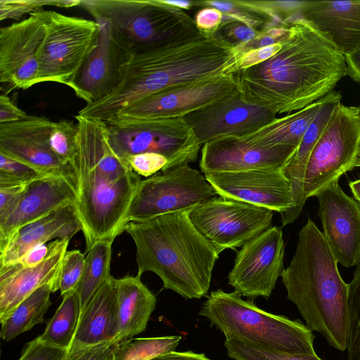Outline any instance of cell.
Returning <instances> with one entry per match:
<instances>
[{
	"instance_id": "1",
	"label": "cell",
	"mask_w": 360,
	"mask_h": 360,
	"mask_svg": "<svg viewBox=\"0 0 360 360\" xmlns=\"http://www.w3.org/2000/svg\"><path fill=\"white\" fill-rule=\"evenodd\" d=\"M279 51L233 75L240 97L277 114L322 98L345 75V56L303 19L294 15Z\"/></svg>"
},
{
	"instance_id": "2",
	"label": "cell",
	"mask_w": 360,
	"mask_h": 360,
	"mask_svg": "<svg viewBox=\"0 0 360 360\" xmlns=\"http://www.w3.org/2000/svg\"><path fill=\"white\" fill-rule=\"evenodd\" d=\"M75 118L78 134L70 165L77 191L75 207L87 250L98 240H114L124 231L142 179L113 150L105 122L78 114Z\"/></svg>"
},
{
	"instance_id": "3",
	"label": "cell",
	"mask_w": 360,
	"mask_h": 360,
	"mask_svg": "<svg viewBox=\"0 0 360 360\" xmlns=\"http://www.w3.org/2000/svg\"><path fill=\"white\" fill-rule=\"evenodd\" d=\"M234 58V48L216 34L136 53L120 85L78 114L105 122L142 97L224 74Z\"/></svg>"
},
{
	"instance_id": "4",
	"label": "cell",
	"mask_w": 360,
	"mask_h": 360,
	"mask_svg": "<svg viewBox=\"0 0 360 360\" xmlns=\"http://www.w3.org/2000/svg\"><path fill=\"white\" fill-rule=\"evenodd\" d=\"M191 210L130 221L124 231L136 247L137 274L152 271L163 288L186 299L205 297L219 255L192 224Z\"/></svg>"
},
{
	"instance_id": "5",
	"label": "cell",
	"mask_w": 360,
	"mask_h": 360,
	"mask_svg": "<svg viewBox=\"0 0 360 360\" xmlns=\"http://www.w3.org/2000/svg\"><path fill=\"white\" fill-rule=\"evenodd\" d=\"M287 297L297 307L311 331L333 347L347 349L348 283L324 236L308 218L298 236L294 256L281 276Z\"/></svg>"
},
{
	"instance_id": "6",
	"label": "cell",
	"mask_w": 360,
	"mask_h": 360,
	"mask_svg": "<svg viewBox=\"0 0 360 360\" xmlns=\"http://www.w3.org/2000/svg\"><path fill=\"white\" fill-rule=\"evenodd\" d=\"M236 290H213L199 314L227 338H238L290 353L316 354L312 331L299 321L265 311Z\"/></svg>"
},
{
	"instance_id": "7",
	"label": "cell",
	"mask_w": 360,
	"mask_h": 360,
	"mask_svg": "<svg viewBox=\"0 0 360 360\" xmlns=\"http://www.w3.org/2000/svg\"><path fill=\"white\" fill-rule=\"evenodd\" d=\"M80 6L95 20H110L134 53L202 34L184 10L163 0H84Z\"/></svg>"
},
{
	"instance_id": "8",
	"label": "cell",
	"mask_w": 360,
	"mask_h": 360,
	"mask_svg": "<svg viewBox=\"0 0 360 360\" xmlns=\"http://www.w3.org/2000/svg\"><path fill=\"white\" fill-rule=\"evenodd\" d=\"M360 158V115L358 108L340 104L314 145L307 162L304 193L307 200L346 172Z\"/></svg>"
},
{
	"instance_id": "9",
	"label": "cell",
	"mask_w": 360,
	"mask_h": 360,
	"mask_svg": "<svg viewBox=\"0 0 360 360\" xmlns=\"http://www.w3.org/2000/svg\"><path fill=\"white\" fill-rule=\"evenodd\" d=\"M46 34L39 82L72 86L80 68L97 47L101 26L95 20L43 9Z\"/></svg>"
},
{
	"instance_id": "10",
	"label": "cell",
	"mask_w": 360,
	"mask_h": 360,
	"mask_svg": "<svg viewBox=\"0 0 360 360\" xmlns=\"http://www.w3.org/2000/svg\"><path fill=\"white\" fill-rule=\"evenodd\" d=\"M111 147L125 160L143 153L161 154L166 169L197 160L201 145L184 117L160 118L108 125Z\"/></svg>"
},
{
	"instance_id": "11",
	"label": "cell",
	"mask_w": 360,
	"mask_h": 360,
	"mask_svg": "<svg viewBox=\"0 0 360 360\" xmlns=\"http://www.w3.org/2000/svg\"><path fill=\"white\" fill-rule=\"evenodd\" d=\"M219 197L199 171L189 165L174 167L142 180L131 202L126 221L191 210Z\"/></svg>"
},
{
	"instance_id": "12",
	"label": "cell",
	"mask_w": 360,
	"mask_h": 360,
	"mask_svg": "<svg viewBox=\"0 0 360 360\" xmlns=\"http://www.w3.org/2000/svg\"><path fill=\"white\" fill-rule=\"evenodd\" d=\"M239 94L233 75H219L142 97L105 122L108 125L186 115Z\"/></svg>"
},
{
	"instance_id": "13",
	"label": "cell",
	"mask_w": 360,
	"mask_h": 360,
	"mask_svg": "<svg viewBox=\"0 0 360 360\" xmlns=\"http://www.w3.org/2000/svg\"><path fill=\"white\" fill-rule=\"evenodd\" d=\"M274 211L220 196L192 209L190 219L219 255L236 250L271 227Z\"/></svg>"
},
{
	"instance_id": "14",
	"label": "cell",
	"mask_w": 360,
	"mask_h": 360,
	"mask_svg": "<svg viewBox=\"0 0 360 360\" xmlns=\"http://www.w3.org/2000/svg\"><path fill=\"white\" fill-rule=\"evenodd\" d=\"M95 21L101 26L98 44L70 87L86 105L104 99L120 85L134 54L128 41L110 20Z\"/></svg>"
},
{
	"instance_id": "15",
	"label": "cell",
	"mask_w": 360,
	"mask_h": 360,
	"mask_svg": "<svg viewBox=\"0 0 360 360\" xmlns=\"http://www.w3.org/2000/svg\"><path fill=\"white\" fill-rule=\"evenodd\" d=\"M284 252L281 227H270L237 252L229 284L241 296L269 298L284 270Z\"/></svg>"
},
{
	"instance_id": "16",
	"label": "cell",
	"mask_w": 360,
	"mask_h": 360,
	"mask_svg": "<svg viewBox=\"0 0 360 360\" xmlns=\"http://www.w3.org/2000/svg\"><path fill=\"white\" fill-rule=\"evenodd\" d=\"M46 34L43 9L0 30V82L27 89L39 83Z\"/></svg>"
},
{
	"instance_id": "17",
	"label": "cell",
	"mask_w": 360,
	"mask_h": 360,
	"mask_svg": "<svg viewBox=\"0 0 360 360\" xmlns=\"http://www.w3.org/2000/svg\"><path fill=\"white\" fill-rule=\"evenodd\" d=\"M316 197L323 234L338 263L356 266L360 262V203L342 191L339 180Z\"/></svg>"
},
{
	"instance_id": "18",
	"label": "cell",
	"mask_w": 360,
	"mask_h": 360,
	"mask_svg": "<svg viewBox=\"0 0 360 360\" xmlns=\"http://www.w3.org/2000/svg\"><path fill=\"white\" fill-rule=\"evenodd\" d=\"M204 176L223 198L265 207L281 214L293 204L291 186L283 170L254 169Z\"/></svg>"
},
{
	"instance_id": "19",
	"label": "cell",
	"mask_w": 360,
	"mask_h": 360,
	"mask_svg": "<svg viewBox=\"0 0 360 360\" xmlns=\"http://www.w3.org/2000/svg\"><path fill=\"white\" fill-rule=\"evenodd\" d=\"M54 122L28 115L22 120L0 123V153L37 170L41 176L72 172L53 153L49 136Z\"/></svg>"
},
{
	"instance_id": "20",
	"label": "cell",
	"mask_w": 360,
	"mask_h": 360,
	"mask_svg": "<svg viewBox=\"0 0 360 360\" xmlns=\"http://www.w3.org/2000/svg\"><path fill=\"white\" fill-rule=\"evenodd\" d=\"M276 117V113L245 101L238 94L193 112L184 119L202 146L221 137H242L257 131Z\"/></svg>"
},
{
	"instance_id": "21",
	"label": "cell",
	"mask_w": 360,
	"mask_h": 360,
	"mask_svg": "<svg viewBox=\"0 0 360 360\" xmlns=\"http://www.w3.org/2000/svg\"><path fill=\"white\" fill-rule=\"evenodd\" d=\"M296 150L283 146H260L242 137L225 136L202 146L199 165L204 174L254 169L283 170Z\"/></svg>"
},
{
	"instance_id": "22",
	"label": "cell",
	"mask_w": 360,
	"mask_h": 360,
	"mask_svg": "<svg viewBox=\"0 0 360 360\" xmlns=\"http://www.w3.org/2000/svg\"><path fill=\"white\" fill-rule=\"evenodd\" d=\"M76 195L72 170L32 181L26 186L12 212L0 220V245L22 226L63 206L75 205Z\"/></svg>"
},
{
	"instance_id": "23",
	"label": "cell",
	"mask_w": 360,
	"mask_h": 360,
	"mask_svg": "<svg viewBox=\"0 0 360 360\" xmlns=\"http://www.w3.org/2000/svg\"><path fill=\"white\" fill-rule=\"evenodd\" d=\"M69 239L49 243V253L38 265L25 267L18 262L0 266V322L39 287L53 283L59 290L58 278Z\"/></svg>"
},
{
	"instance_id": "24",
	"label": "cell",
	"mask_w": 360,
	"mask_h": 360,
	"mask_svg": "<svg viewBox=\"0 0 360 360\" xmlns=\"http://www.w3.org/2000/svg\"><path fill=\"white\" fill-rule=\"evenodd\" d=\"M295 15L344 56L360 46V1H306Z\"/></svg>"
},
{
	"instance_id": "25",
	"label": "cell",
	"mask_w": 360,
	"mask_h": 360,
	"mask_svg": "<svg viewBox=\"0 0 360 360\" xmlns=\"http://www.w3.org/2000/svg\"><path fill=\"white\" fill-rule=\"evenodd\" d=\"M82 230L74 204L63 206L17 230L0 245V266L18 262L34 247L69 239Z\"/></svg>"
},
{
	"instance_id": "26",
	"label": "cell",
	"mask_w": 360,
	"mask_h": 360,
	"mask_svg": "<svg viewBox=\"0 0 360 360\" xmlns=\"http://www.w3.org/2000/svg\"><path fill=\"white\" fill-rule=\"evenodd\" d=\"M117 329L115 278L110 276L81 312L68 352L100 343H116Z\"/></svg>"
},
{
	"instance_id": "27",
	"label": "cell",
	"mask_w": 360,
	"mask_h": 360,
	"mask_svg": "<svg viewBox=\"0 0 360 360\" xmlns=\"http://www.w3.org/2000/svg\"><path fill=\"white\" fill-rule=\"evenodd\" d=\"M341 98L340 92L334 91L323 98L322 104L305 131L297 149L283 169L291 186L293 204L288 213L293 217L300 216L307 200L304 193V180L310 153L341 104Z\"/></svg>"
},
{
	"instance_id": "28",
	"label": "cell",
	"mask_w": 360,
	"mask_h": 360,
	"mask_svg": "<svg viewBox=\"0 0 360 360\" xmlns=\"http://www.w3.org/2000/svg\"><path fill=\"white\" fill-rule=\"evenodd\" d=\"M141 277L137 274L115 278L118 323L117 342L143 332L155 309L156 297Z\"/></svg>"
},
{
	"instance_id": "29",
	"label": "cell",
	"mask_w": 360,
	"mask_h": 360,
	"mask_svg": "<svg viewBox=\"0 0 360 360\" xmlns=\"http://www.w3.org/2000/svg\"><path fill=\"white\" fill-rule=\"evenodd\" d=\"M323 98L300 110L283 117H276L269 124L242 138L260 146H283L297 149L305 131L322 104Z\"/></svg>"
},
{
	"instance_id": "30",
	"label": "cell",
	"mask_w": 360,
	"mask_h": 360,
	"mask_svg": "<svg viewBox=\"0 0 360 360\" xmlns=\"http://www.w3.org/2000/svg\"><path fill=\"white\" fill-rule=\"evenodd\" d=\"M58 290L53 283L44 285L22 300L1 321V338L10 341L33 326L44 323V316L51 304V294Z\"/></svg>"
},
{
	"instance_id": "31",
	"label": "cell",
	"mask_w": 360,
	"mask_h": 360,
	"mask_svg": "<svg viewBox=\"0 0 360 360\" xmlns=\"http://www.w3.org/2000/svg\"><path fill=\"white\" fill-rule=\"evenodd\" d=\"M113 240L96 242L86 250L83 274L77 288L81 312L96 291L111 276L110 274Z\"/></svg>"
},
{
	"instance_id": "32",
	"label": "cell",
	"mask_w": 360,
	"mask_h": 360,
	"mask_svg": "<svg viewBox=\"0 0 360 360\" xmlns=\"http://www.w3.org/2000/svg\"><path fill=\"white\" fill-rule=\"evenodd\" d=\"M63 301L39 337L44 343L69 350L79 324L81 306L76 291L63 297Z\"/></svg>"
},
{
	"instance_id": "33",
	"label": "cell",
	"mask_w": 360,
	"mask_h": 360,
	"mask_svg": "<svg viewBox=\"0 0 360 360\" xmlns=\"http://www.w3.org/2000/svg\"><path fill=\"white\" fill-rule=\"evenodd\" d=\"M181 336L129 338L115 343L114 360H148L175 351Z\"/></svg>"
},
{
	"instance_id": "34",
	"label": "cell",
	"mask_w": 360,
	"mask_h": 360,
	"mask_svg": "<svg viewBox=\"0 0 360 360\" xmlns=\"http://www.w3.org/2000/svg\"><path fill=\"white\" fill-rule=\"evenodd\" d=\"M227 355L233 360H322L316 354L286 352L238 338L225 339Z\"/></svg>"
},
{
	"instance_id": "35",
	"label": "cell",
	"mask_w": 360,
	"mask_h": 360,
	"mask_svg": "<svg viewBox=\"0 0 360 360\" xmlns=\"http://www.w3.org/2000/svg\"><path fill=\"white\" fill-rule=\"evenodd\" d=\"M348 283L347 360H360V262Z\"/></svg>"
},
{
	"instance_id": "36",
	"label": "cell",
	"mask_w": 360,
	"mask_h": 360,
	"mask_svg": "<svg viewBox=\"0 0 360 360\" xmlns=\"http://www.w3.org/2000/svg\"><path fill=\"white\" fill-rule=\"evenodd\" d=\"M78 129L77 124L68 120L54 122L49 145L55 155L65 165H70L75 153Z\"/></svg>"
},
{
	"instance_id": "37",
	"label": "cell",
	"mask_w": 360,
	"mask_h": 360,
	"mask_svg": "<svg viewBox=\"0 0 360 360\" xmlns=\"http://www.w3.org/2000/svg\"><path fill=\"white\" fill-rule=\"evenodd\" d=\"M80 4L81 1L75 0H1L0 20H18L25 14L30 15L43 9L44 6L68 8L80 6Z\"/></svg>"
},
{
	"instance_id": "38",
	"label": "cell",
	"mask_w": 360,
	"mask_h": 360,
	"mask_svg": "<svg viewBox=\"0 0 360 360\" xmlns=\"http://www.w3.org/2000/svg\"><path fill=\"white\" fill-rule=\"evenodd\" d=\"M84 263L85 256L81 251L74 250L66 252L58 278L61 296L76 291L83 274Z\"/></svg>"
},
{
	"instance_id": "39",
	"label": "cell",
	"mask_w": 360,
	"mask_h": 360,
	"mask_svg": "<svg viewBox=\"0 0 360 360\" xmlns=\"http://www.w3.org/2000/svg\"><path fill=\"white\" fill-rule=\"evenodd\" d=\"M41 176L32 167L0 153V187L27 185Z\"/></svg>"
},
{
	"instance_id": "40",
	"label": "cell",
	"mask_w": 360,
	"mask_h": 360,
	"mask_svg": "<svg viewBox=\"0 0 360 360\" xmlns=\"http://www.w3.org/2000/svg\"><path fill=\"white\" fill-rule=\"evenodd\" d=\"M260 32L249 23L223 13L222 23L214 34L236 48L250 42Z\"/></svg>"
},
{
	"instance_id": "41",
	"label": "cell",
	"mask_w": 360,
	"mask_h": 360,
	"mask_svg": "<svg viewBox=\"0 0 360 360\" xmlns=\"http://www.w3.org/2000/svg\"><path fill=\"white\" fill-rule=\"evenodd\" d=\"M281 47V41L274 45L252 49L240 53L233 59L224 74L234 75L238 71L259 65L275 55Z\"/></svg>"
},
{
	"instance_id": "42",
	"label": "cell",
	"mask_w": 360,
	"mask_h": 360,
	"mask_svg": "<svg viewBox=\"0 0 360 360\" xmlns=\"http://www.w3.org/2000/svg\"><path fill=\"white\" fill-rule=\"evenodd\" d=\"M125 160L134 172L146 178L164 170L168 165L166 157L155 153L131 155L127 157Z\"/></svg>"
},
{
	"instance_id": "43",
	"label": "cell",
	"mask_w": 360,
	"mask_h": 360,
	"mask_svg": "<svg viewBox=\"0 0 360 360\" xmlns=\"http://www.w3.org/2000/svg\"><path fill=\"white\" fill-rule=\"evenodd\" d=\"M68 351L48 345L39 337L28 342L18 360H67Z\"/></svg>"
},
{
	"instance_id": "44",
	"label": "cell",
	"mask_w": 360,
	"mask_h": 360,
	"mask_svg": "<svg viewBox=\"0 0 360 360\" xmlns=\"http://www.w3.org/2000/svg\"><path fill=\"white\" fill-rule=\"evenodd\" d=\"M115 346L105 342L84 347L68 352L67 360H114Z\"/></svg>"
},
{
	"instance_id": "45",
	"label": "cell",
	"mask_w": 360,
	"mask_h": 360,
	"mask_svg": "<svg viewBox=\"0 0 360 360\" xmlns=\"http://www.w3.org/2000/svg\"><path fill=\"white\" fill-rule=\"evenodd\" d=\"M194 21L200 32L205 36H213L223 20V13L212 7H203L195 15Z\"/></svg>"
},
{
	"instance_id": "46",
	"label": "cell",
	"mask_w": 360,
	"mask_h": 360,
	"mask_svg": "<svg viewBox=\"0 0 360 360\" xmlns=\"http://www.w3.org/2000/svg\"><path fill=\"white\" fill-rule=\"evenodd\" d=\"M26 186L0 187V220L7 217L15 209Z\"/></svg>"
},
{
	"instance_id": "47",
	"label": "cell",
	"mask_w": 360,
	"mask_h": 360,
	"mask_svg": "<svg viewBox=\"0 0 360 360\" xmlns=\"http://www.w3.org/2000/svg\"><path fill=\"white\" fill-rule=\"evenodd\" d=\"M6 94L0 95V123L22 120L28 117Z\"/></svg>"
},
{
	"instance_id": "48",
	"label": "cell",
	"mask_w": 360,
	"mask_h": 360,
	"mask_svg": "<svg viewBox=\"0 0 360 360\" xmlns=\"http://www.w3.org/2000/svg\"><path fill=\"white\" fill-rule=\"evenodd\" d=\"M49 253V245H37L27 252L18 262L25 267H32L40 264Z\"/></svg>"
},
{
	"instance_id": "49",
	"label": "cell",
	"mask_w": 360,
	"mask_h": 360,
	"mask_svg": "<svg viewBox=\"0 0 360 360\" xmlns=\"http://www.w3.org/2000/svg\"><path fill=\"white\" fill-rule=\"evenodd\" d=\"M344 56L347 75L360 84V46Z\"/></svg>"
},
{
	"instance_id": "50",
	"label": "cell",
	"mask_w": 360,
	"mask_h": 360,
	"mask_svg": "<svg viewBox=\"0 0 360 360\" xmlns=\"http://www.w3.org/2000/svg\"><path fill=\"white\" fill-rule=\"evenodd\" d=\"M148 360H211L205 354L188 352H171Z\"/></svg>"
},
{
	"instance_id": "51",
	"label": "cell",
	"mask_w": 360,
	"mask_h": 360,
	"mask_svg": "<svg viewBox=\"0 0 360 360\" xmlns=\"http://www.w3.org/2000/svg\"><path fill=\"white\" fill-rule=\"evenodd\" d=\"M165 3L173 6L174 7L183 9L184 11L189 10L195 6V1H182V0H163Z\"/></svg>"
},
{
	"instance_id": "52",
	"label": "cell",
	"mask_w": 360,
	"mask_h": 360,
	"mask_svg": "<svg viewBox=\"0 0 360 360\" xmlns=\"http://www.w3.org/2000/svg\"><path fill=\"white\" fill-rule=\"evenodd\" d=\"M349 186L354 198L360 203V178L350 181Z\"/></svg>"
},
{
	"instance_id": "53",
	"label": "cell",
	"mask_w": 360,
	"mask_h": 360,
	"mask_svg": "<svg viewBox=\"0 0 360 360\" xmlns=\"http://www.w3.org/2000/svg\"><path fill=\"white\" fill-rule=\"evenodd\" d=\"M357 167H360V158H359V162H358V165Z\"/></svg>"
},
{
	"instance_id": "54",
	"label": "cell",
	"mask_w": 360,
	"mask_h": 360,
	"mask_svg": "<svg viewBox=\"0 0 360 360\" xmlns=\"http://www.w3.org/2000/svg\"><path fill=\"white\" fill-rule=\"evenodd\" d=\"M358 110H359V115H360V105L358 107Z\"/></svg>"
}]
</instances>
